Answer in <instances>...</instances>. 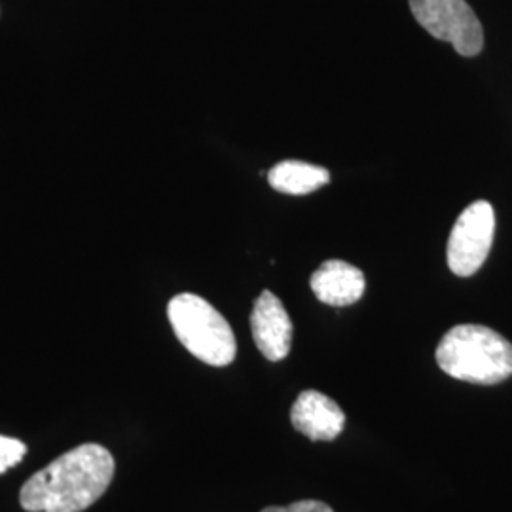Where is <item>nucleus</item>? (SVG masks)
I'll use <instances>...</instances> for the list:
<instances>
[{
	"label": "nucleus",
	"mask_w": 512,
	"mask_h": 512,
	"mask_svg": "<svg viewBox=\"0 0 512 512\" xmlns=\"http://www.w3.org/2000/svg\"><path fill=\"white\" fill-rule=\"evenodd\" d=\"M175 336L194 357L211 366L230 365L238 344L228 321L198 294H177L167 306Z\"/></svg>",
	"instance_id": "7ed1b4c3"
},
{
	"label": "nucleus",
	"mask_w": 512,
	"mask_h": 512,
	"mask_svg": "<svg viewBox=\"0 0 512 512\" xmlns=\"http://www.w3.org/2000/svg\"><path fill=\"white\" fill-rule=\"evenodd\" d=\"M27 454V446L18 439L0 437V475L10 467H16Z\"/></svg>",
	"instance_id": "9d476101"
},
{
	"label": "nucleus",
	"mask_w": 512,
	"mask_h": 512,
	"mask_svg": "<svg viewBox=\"0 0 512 512\" xmlns=\"http://www.w3.org/2000/svg\"><path fill=\"white\" fill-rule=\"evenodd\" d=\"M313 294L334 308H344L359 302L366 289L365 274L344 260L323 262L310 279Z\"/></svg>",
	"instance_id": "6e6552de"
},
{
	"label": "nucleus",
	"mask_w": 512,
	"mask_h": 512,
	"mask_svg": "<svg viewBox=\"0 0 512 512\" xmlns=\"http://www.w3.org/2000/svg\"><path fill=\"white\" fill-rule=\"evenodd\" d=\"M114 459L99 444H82L31 476L19 494L27 512H82L107 492Z\"/></svg>",
	"instance_id": "f257e3e1"
},
{
	"label": "nucleus",
	"mask_w": 512,
	"mask_h": 512,
	"mask_svg": "<svg viewBox=\"0 0 512 512\" xmlns=\"http://www.w3.org/2000/svg\"><path fill=\"white\" fill-rule=\"evenodd\" d=\"M251 330L256 348L268 361H283L293 346V323L283 302L270 291L256 298L251 313Z\"/></svg>",
	"instance_id": "423d86ee"
},
{
	"label": "nucleus",
	"mask_w": 512,
	"mask_h": 512,
	"mask_svg": "<svg viewBox=\"0 0 512 512\" xmlns=\"http://www.w3.org/2000/svg\"><path fill=\"white\" fill-rule=\"evenodd\" d=\"M495 213L492 203H471L459 215L448 239V266L459 277H471L480 270L494 243Z\"/></svg>",
	"instance_id": "39448f33"
},
{
	"label": "nucleus",
	"mask_w": 512,
	"mask_h": 512,
	"mask_svg": "<svg viewBox=\"0 0 512 512\" xmlns=\"http://www.w3.org/2000/svg\"><path fill=\"white\" fill-rule=\"evenodd\" d=\"M291 421L294 429L308 439L334 440L346 427V414L321 391L308 389L294 401Z\"/></svg>",
	"instance_id": "0eeeda50"
},
{
	"label": "nucleus",
	"mask_w": 512,
	"mask_h": 512,
	"mask_svg": "<svg viewBox=\"0 0 512 512\" xmlns=\"http://www.w3.org/2000/svg\"><path fill=\"white\" fill-rule=\"evenodd\" d=\"M270 186L281 194L306 196L321 186L330 183L329 169L319 165L306 164L298 160H285L275 165L268 173Z\"/></svg>",
	"instance_id": "1a4fd4ad"
},
{
	"label": "nucleus",
	"mask_w": 512,
	"mask_h": 512,
	"mask_svg": "<svg viewBox=\"0 0 512 512\" xmlns=\"http://www.w3.org/2000/svg\"><path fill=\"white\" fill-rule=\"evenodd\" d=\"M262 512H334L330 509L327 503H323V501H313V499H308V501H296L293 505H289V507H268V509H264Z\"/></svg>",
	"instance_id": "9b49d317"
},
{
	"label": "nucleus",
	"mask_w": 512,
	"mask_h": 512,
	"mask_svg": "<svg viewBox=\"0 0 512 512\" xmlns=\"http://www.w3.org/2000/svg\"><path fill=\"white\" fill-rule=\"evenodd\" d=\"M414 18L433 37L450 42L463 57L484 48V31L465 0H408Z\"/></svg>",
	"instance_id": "20e7f679"
},
{
	"label": "nucleus",
	"mask_w": 512,
	"mask_h": 512,
	"mask_svg": "<svg viewBox=\"0 0 512 512\" xmlns=\"http://www.w3.org/2000/svg\"><path fill=\"white\" fill-rule=\"evenodd\" d=\"M435 357L442 372L469 384H501L512 376L511 342L482 325L448 330Z\"/></svg>",
	"instance_id": "f03ea898"
}]
</instances>
